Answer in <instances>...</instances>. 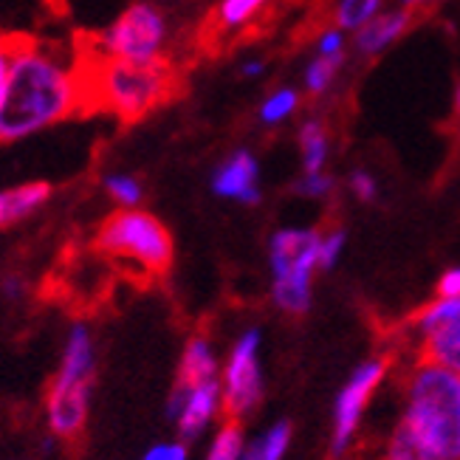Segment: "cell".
<instances>
[{
  "instance_id": "ffe728a7",
  "label": "cell",
  "mask_w": 460,
  "mask_h": 460,
  "mask_svg": "<svg viewBox=\"0 0 460 460\" xmlns=\"http://www.w3.org/2000/svg\"><path fill=\"white\" fill-rule=\"evenodd\" d=\"M382 460H447V457L438 455L424 441H418L407 427L395 424V429L390 432L387 444H385Z\"/></svg>"
},
{
  "instance_id": "603a6c76",
  "label": "cell",
  "mask_w": 460,
  "mask_h": 460,
  "mask_svg": "<svg viewBox=\"0 0 460 460\" xmlns=\"http://www.w3.org/2000/svg\"><path fill=\"white\" fill-rule=\"evenodd\" d=\"M342 63L345 59H328V57L314 54L303 71V91L308 96H325L333 88L339 71H342Z\"/></svg>"
},
{
  "instance_id": "44dd1931",
  "label": "cell",
  "mask_w": 460,
  "mask_h": 460,
  "mask_svg": "<svg viewBox=\"0 0 460 460\" xmlns=\"http://www.w3.org/2000/svg\"><path fill=\"white\" fill-rule=\"evenodd\" d=\"M246 432L240 421H224L212 432L204 460H243L246 452Z\"/></svg>"
},
{
  "instance_id": "6da1fadb",
  "label": "cell",
  "mask_w": 460,
  "mask_h": 460,
  "mask_svg": "<svg viewBox=\"0 0 460 460\" xmlns=\"http://www.w3.org/2000/svg\"><path fill=\"white\" fill-rule=\"evenodd\" d=\"M88 108L85 51L43 37H14L0 99V145L43 133Z\"/></svg>"
},
{
  "instance_id": "ac0fdd59",
  "label": "cell",
  "mask_w": 460,
  "mask_h": 460,
  "mask_svg": "<svg viewBox=\"0 0 460 460\" xmlns=\"http://www.w3.org/2000/svg\"><path fill=\"white\" fill-rule=\"evenodd\" d=\"M291 449V424L277 421L246 444L243 460H286Z\"/></svg>"
},
{
  "instance_id": "3957f363",
  "label": "cell",
  "mask_w": 460,
  "mask_h": 460,
  "mask_svg": "<svg viewBox=\"0 0 460 460\" xmlns=\"http://www.w3.org/2000/svg\"><path fill=\"white\" fill-rule=\"evenodd\" d=\"M88 108L108 111L122 122H136L158 105H164L175 91V68L164 63H119L85 54Z\"/></svg>"
},
{
  "instance_id": "7c38bea8",
  "label": "cell",
  "mask_w": 460,
  "mask_h": 460,
  "mask_svg": "<svg viewBox=\"0 0 460 460\" xmlns=\"http://www.w3.org/2000/svg\"><path fill=\"white\" fill-rule=\"evenodd\" d=\"M212 195L224 198V201H234L243 207H254L263 198L260 190V162L249 147L232 150L221 164L215 167L209 178Z\"/></svg>"
},
{
  "instance_id": "7a4b0ae2",
  "label": "cell",
  "mask_w": 460,
  "mask_h": 460,
  "mask_svg": "<svg viewBox=\"0 0 460 460\" xmlns=\"http://www.w3.org/2000/svg\"><path fill=\"white\" fill-rule=\"evenodd\" d=\"M402 393L398 424L447 460H460V376L418 358L407 370Z\"/></svg>"
},
{
  "instance_id": "7402d4cb",
  "label": "cell",
  "mask_w": 460,
  "mask_h": 460,
  "mask_svg": "<svg viewBox=\"0 0 460 460\" xmlns=\"http://www.w3.org/2000/svg\"><path fill=\"white\" fill-rule=\"evenodd\" d=\"M102 190L116 204V209H142L145 187L133 172H108L102 178Z\"/></svg>"
},
{
  "instance_id": "2e32d148",
  "label": "cell",
  "mask_w": 460,
  "mask_h": 460,
  "mask_svg": "<svg viewBox=\"0 0 460 460\" xmlns=\"http://www.w3.org/2000/svg\"><path fill=\"white\" fill-rule=\"evenodd\" d=\"M299 102H303V93L291 85H279L271 93H266V99L257 108V119L263 128H279L286 125L291 116H296Z\"/></svg>"
},
{
  "instance_id": "4dcf8cb0",
  "label": "cell",
  "mask_w": 460,
  "mask_h": 460,
  "mask_svg": "<svg viewBox=\"0 0 460 460\" xmlns=\"http://www.w3.org/2000/svg\"><path fill=\"white\" fill-rule=\"evenodd\" d=\"M263 71H266V63L260 57H249L240 63V76L243 79H257V76H263Z\"/></svg>"
},
{
  "instance_id": "cb8c5ba5",
  "label": "cell",
  "mask_w": 460,
  "mask_h": 460,
  "mask_svg": "<svg viewBox=\"0 0 460 460\" xmlns=\"http://www.w3.org/2000/svg\"><path fill=\"white\" fill-rule=\"evenodd\" d=\"M348 246V232L342 226L319 229V271H331L339 266V260Z\"/></svg>"
},
{
  "instance_id": "f1b7e54d",
  "label": "cell",
  "mask_w": 460,
  "mask_h": 460,
  "mask_svg": "<svg viewBox=\"0 0 460 460\" xmlns=\"http://www.w3.org/2000/svg\"><path fill=\"white\" fill-rule=\"evenodd\" d=\"M438 299H460V266H449L435 283Z\"/></svg>"
},
{
  "instance_id": "f546056e",
  "label": "cell",
  "mask_w": 460,
  "mask_h": 460,
  "mask_svg": "<svg viewBox=\"0 0 460 460\" xmlns=\"http://www.w3.org/2000/svg\"><path fill=\"white\" fill-rule=\"evenodd\" d=\"M12 49H14V37L0 31V99H4V88H6V74H9Z\"/></svg>"
},
{
  "instance_id": "30bf717a",
  "label": "cell",
  "mask_w": 460,
  "mask_h": 460,
  "mask_svg": "<svg viewBox=\"0 0 460 460\" xmlns=\"http://www.w3.org/2000/svg\"><path fill=\"white\" fill-rule=\"evenodd\" d=\"M390 373V362L385 356H370L358 362L345 385L339 387V395L333 402V418H331V455L342 457L356 441V432L365 421V412L376 393L382 390L385 378Z\"/></svg>"
},
{
  "instance_id": "d6986e66",
  "label": "cell",
  "mask_w": 460,
  "mask_h": 460,
  "mask_svg": "<svg viewBox=\"0 0 460 460\" xmlns=\"http://www.w3.org/2000/svg\"><path fill=\"white\" fill-rule=\"evenodd\" d=\"M271 0H221L212 14V26L217 31H237L249 26Z\"/></svg>"
},
{
  "instance_id": "9c48e42d",
  "label": "cell",
  "mask_w": 460,
  "mask_h": 460,
  "mask_svg": "<svg viewBox=\"0 0 460 460\" xmlns=\"http://www.w3.org/2000/svg\"><path fill=\"white\" fill-rule=\"evenodd\" d=\"M221 387L226 421L243 424L263 402V333L257 328L237 333L224 358Z\"/></svg>"
},
{
  "instance_id": "83f0119b",
  "label": "cell",
  "mask_w": 460,
  "mask_h": 460,
  "mask_svg": "<svg viewBox=\"0 0 460 460\" xmlns=\"http://www.w3.org/2000/svg\"><path fill=\"white\" fill-rule=\"evenodd\" d=\"M142 460H190V452L184 441H164V444L150 447L142 455Z\"/></svg>"
},
{
  "instance_id": "e575fe53",
  "label": "cell",
  "mask_w": 460,
  "mask_h": 460,
  "mask_svg": "<svg viewBox=\"0 0 460 460\" xmlns=\"http://www.w3.org/2000/svg\"><path fill=\"white\" fill-rule=\"evenodd\" d=\"M452 370H455V373H457V376H460V362H457V365H455V367H452Z\"/></svg>"
},
{
  "instance_id": "8fae6325",
  "label": "cell",
  "mask_w": 460,
  "mask_h": 460,
  "mask_svg": "<svg viewBox=\"0 0 460 460\" xmlns=\"http://www.w3.org/2000/svg\"><path fill=\"white\" fill-rule=\"evenodd\" d=\"M412 331L421 342V358L444 367L460 362V299H432L412 316Z\"/></svg>"
},
{
  "instance_id": "52a82bcc",
  "label": "cell",
  "mask_w": 460,
  "mask_h": 460,
  "mask_svg": "<svg viewBox=\"0 0 460 460\" xmlns=\"http://www.w3.org/2000/svg\"><path fill=\"white\" fill-rule=\"evenodd\" d=\"M319 271V229L283 226L269 240L271 303L288 314L303 316L314 299V277Z\"/></svg>"
},
{
  "instance_id": "5bb4252c",
  "label": "cell",
  "mask_w": 460,
  "mask_h": 460,
  "mask_svg": "<svg viewBox=\"0 0 460 460\" xmlns=\"http://www.w3.org/2000/svg\"><path fill=\"white\" fill-rule=\"evenodd\" d=\"M51 198V187L46 181H26L17 187L0 190V229L20 224L40 212Z\"/></svg>"
},
{
  "instance_id": "e0dca14e",
  "label": "cell",
  "mask_w": 460,
  "mask_h": 460,
  "mask_svg": "<svg viewBox=\"0 0 460 460\" xmlns=\"http://www.w3.org/2000/svg\"><path fill=\"white\" fill-rule=\"evenodd\" d=\"M387 6L385 0H336L333 4V26L342 29L345 34L362 31L367 23L382 14Z\"/></svg>"
},
{
  "instance_id": "9a60e30c",
  "label": "cell",
  "mask_w": 460,
  "mask_h": 460,
  "mask_svg": "<svg viewBox=\"0 0 460 460\" xmlns=\"http://www.w3.org/2000/svg\"><path fill=\"white\" fill-rule=\"evenodd\" d=\"M299 162L303 172H328L331 162V133L328 125L319 116H308L299 125Z\"/></svg>"
},
{
  "instance_id": "277c9868",
  "label": "cell",
  "mask_w": 460,
  "mask_h": 460,
  "mask_svg": "<svg viewBox=\"0 0 460 460\" xmlns=\"http://www.w3.org/2000/svg\"><path fill=\"white\" fill-rule=\"evenodd\" d=\"M221 362L207 336H190L178 362V376L167 398V415L187 444L201 438L224 412Z\"/></svg>"
},
{
  "instance_id": "d4e9b609",
  "label": "cell",
  "mask_w": 460,
  "mask_h": 460,
  "mask_svg": "<svg viewBox=\"0 0 460 460\" xmlns=\"http://www.w3.org/2000/svg\"><path fill=\"white\" fill-rule=\"evenodd\" d=\"M333 187H336V181L331 172H303L294 184V190L303 198H311V201H325V198L333 192Z\"/></svg>"
},
{
  "instance_id": "5b68a950",
  "label": "cell",
  "mask_w": 460,
  "mask_h": 460,
  "mask_svg": "<svg viewBox=\"0 0 460 460\" xmlns=\"http://www.w3.org/2000/svg\"><path fill=\"white\" fill-rule=\"evenodd\" d=\"M96 376V342L88 325L76 323L68 328L59 370L49 387L46 421L57 438H76L85 429L91 410V390Z\"/></svg>"
},
{
  "instance_id": "836d02e7",
  "label": "cell",
  "mask_w": 460,
  "mask_h": 460,
  "mask_svg": "<svg viewBox=\"0 0 460 460\" xmlns=\"http://www.w3.org/2000/svg\"><path fill=\"white\" fill-rule=\"evenodd\" d=\"M455 113H457V119H460V83H457V88H455Z\"/></svg>"
},
{
  "instance_id": "484cf974",
  "label": "cell",
  "mask_w": 460,
  "mask_h": 460,
  "mask_svg": "<svg viewBox=\"0 0 460 460\" xmlns=\"http://www.w3.org/2000/svg\"><path fill=\"white\" fill-rule=\"evenodd\" d=\"M345 51H348V34L342 29H336L333 23L316 34V54L319 57L345 59Z\"/></svg>"
},
{
  "instance_id": "1f68e13d",
  "label": "cell",
  "mask_w": 460,
  "mask_h": 460,
  "mask_svg": "<svg viewBox=\"0 0 460 460\" xmlns=\"http://www.w3.org/2000/svg\"><path fill=\"white\" fill-rule=\"evenodd\" d=\"M435 4H441V0H398V6H404L410 12H418V9H429Z\"/></svg>"
},
{
  "instance_id": "d6a6232c",
  "label": "cell",
  "mask_w": 460,
  "mask_h": 460,
  "mask_svg": "<svg viewBox=\"0 0 460 460\" xmlns=\"http://www.w3.org/2000/svg\"><path fill=\"white\" fill-rule=\"evenodd\" d=\"M4 294L9 296V299H17L20 294H23V283H20V279H6V283H4Z\"/></svg>"
},
{
  "instance_id": "ba28073f",
  "label": "cell",
  "mask_w": 460,
  "mask_h": 460,
  "mask_svg": "<svg viewBox=\"0 0 460 460\" xmlns=\"http://www.w3.org/2000/svg\"><path fill=\"white\" fill-rule=\"evenodd\" d=\"M96 243L145 274H164L172 263V234L147 209H116L99 226Z\"/></svg>"
},
{
  "instance_id": "4fadbf2b",
  "label": "cell",
  "mask_w": 460,
  "mask_h": 460,
  "mask_svg": "<svg viewBox=\"0 0 460 460\" xmlns=\"http://www.w3.org/2000/svg\"><path fill=\"white\" fill-rule=\"evenodd\" d=\"M412 26V12L404 9V6H393V9H385L378 14L373 23H367L362 31L353 34V51L358 57H378L385 54L387 49H393V43H398Z\"/></svg>"
},
{
  "instance_id": "4316f807",
  "label": "cell",
  "mask_w": 460,
  "mask_h": 460,
  "mask_svg": "<svg viewBox=\"0 0 460 460\" xmlns=\"http://www.w3.org/2000/svg\"><path fill=\"white\" fill-rule=\"evenodd\" d=\"M348 190H350V195L356 198L358 204H373L378 198V192H382V187H378V178L370 170H353L348 175Z\"/></svg>"
},
{
  "instance_id": "8992f818",
  "label": "cell",
  "mask_w": 460,
  "mask_h": 460,
  "mask_svg": "<svg viewBox=\"0 0 460 460\" xmlns=\"http://www.w3.org/2000/svg\"><path fill=\"white\" fill-rule=\"evenodd\" d=\"M170 37L172 31L164 9L153 0H133L88 40L83 51L96 59H119V63H164Z\"/></svg>"
}]
</instances>
